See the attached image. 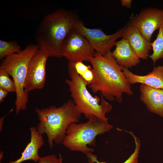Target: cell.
I'll use <instances>...</instances> for the list:
<instances>
[{
  "label": "cell",
  "instance_id": "1",
  "mask_svg": "<svg viewBox=\"0 0 163 163\" xmlns=\"http://www.w3.org/2000/svg\"><path fill=\"white\" fill-rule=\"evenodd\" d=\"M92 66L94 77L89 85L92 92H100L104 97L110 101L116 100L121 103L123 93L132 96L131 84L123 70L110 51L102 55L96 52L89 62Z\"/></svg>",
  "mask_w": 163,
  "mask_h": 163
},
{
  "label": "cell",
  "instance_id": "2",
  "mask_svg": "<svg viewBox=\"0 0 163 163\" xmlns=\"http://www.w3.org/2000/svg\"><path fill=\"white\" fill-rule=\"evenodd\" d=\"M78 19L74 11L64 9H58L46 15L35 34L39 48L49 57H62L63 42Z\"/></svg>",
  "mask_w": 163,
  "mask_h": 163
},
{
  "label": "cell",
  "instance_id": "3",
  "mask_svg": "<svg viewBox=\"0 0 163 163\" xmlns=\"http://www.w3.org/2000/svg\"><path fill=\"white\" fill-rule=\"evenodd\" d=\"M35 112L39 120L36 129L41 134L46 135L51 149L53 142L62 144L69 125L78 122L81 116L73 101L70 99L59 107L51 105L46 108L37 107Z\"/></svg>",
  "mask_w": 163,
  "mask_h": 163
},
{
  "label": "cell",
  "instance_id": "4",
  "mask_svg": "<svg viewBox=\"0 0 163 163\" xmlns=\"http://www.w3.org/2000/svg\"><path fill=\"white\" fill-rule=\"evenodd\" d=\"M68 70L70 79H66L65 81L69 87L71 97L77 111L83 114L88 120L95 116L108 122L106 115L111 111V104L101 94L100 98L91 94L87 89V83L76 72L74 62H68Z\"/></svg>",
  "mask_w": 163,
  "mask_h": 163
},
{
  "label": "cell",
  "instance_id": "5",
  "mask_svg": "<svg viewBox=\"0 0 163 163\" xmlns=\"http://www.w3.org/2000/svg\"><path fill=\"white\" fill-rule=\"evenodd\" d=\"M113 127L108 122L92 116L85 123H72L68 127L62 144L72 151L80 152L86 155L94 152L90 146L96 145V137Z\"/></svg>",
  "mask_w": 163,
  "mask_h": 163
},
{
  "label": "cell",
  "instance_id": "6",
  "mask_svg": "<svg viewBox=\"0 0 163 163\" xmlns=\"http://www.w3.org/2000/svg\"><path fill=\"white\" fill-rule=\"evenodd\" d=\"M39 49L38 45L29 44L20 52L6 57L1 62L0 68L7 71L15 85L16 114L26 109L28 94L25 91L24 86L28 66L31 59Z\"/></svg>",
  "mask_w": 163,
  "mask_h": 163
},
{
  "label": "cell",
  "instance_id": "7",
  "mask_svg": "<svg viewBox=\"0 0 163 163\" xmlns=\"http://www.w3.org/2000/svg\"><path fill=\"white\" fill-rule=\"evenodd\" d=\"M96 52L87 39L73 28L64 40L61 47L62 57L74 63L89 62Z\"/></svg>",
  "mask_w": 163,
  "mask_h": 163
},
{
  "label": "cell",
  "instance_id": "8",
  "mask_svg": "<svg viewBox=\"0 0 163 163\" xmlns=\"http://www.w3.org/2000/svg\"><path fill=\"white\" fill-rule=\"evenodd\" d=\"M125 25L114 34L107 35L101 29H90L85 27L83 22L78 19L73 28L84 36L96 52L104 55L110 51L116 40L122 37Z\"/></svg>",
  "mask_w": 163,
  "mask_h": 163
},
{
  "label": "cell",
  "instance_id": "9",
  "mask_svg": "<svg viewBox=\"0 0 163 163\" xmlns=\"http://www.w3.org/2000/svg\"><path fill=\"white\" fill-rule=\"evenodd\" d=\"M49 57L47 54L39 48L31 59L25 83V90L27 92L43 88L46 81V62Z\"/></svg>",
  "mask_w": 163,
  "mask_h": 163
},
{
  "label": "cell",
  "instance_id": "10",
  "mask_svg": "<svg viewBox=\"0 0 163 163\" xmlns=\"http://www.w3.org/2000/svg\"><path fill=\"white\" fill-rule=\"evenodd\" d=\"M130 23L136 27L148 41L151 42L154 32L163 24V9L144 8L132 18Z\"/></svg>",
  "mask_w": 163,
  "mask_h": 163
},
{
  "label": "cell",
  "instance_id": "11",
  "mask_svg": "<svg viewBox=\"0 0 163 163\" xmlns=\"http://www.w3.org/2000/svg\"><path fill=\"white\" fill-rule=\"evenodd\" d=\"M122 37L128 42L131 48L140 58L146 59L152 49L151 42L148 41L136 27L130 23L124 30Z\"/></svg>",
  "mask_w": 163,
  "mask_h": 163
},
{
  "label": "cell",
  "instance_id": "12",
  "mask_svg": "<svg viewBox=\"0 0 163 163\" xmlns=\"http://www.w3.org/2000/svg\"><path fill=\"white\" fill-rule=\"evenodd\" d=\"M139 90L140 99L148 110L163 117V89L141 84Z\"/></svg>",
  "mask_w": 163,
  "mask_h": 163
},
{
  "label": "cell",
  "instance_id": "13",
  "mask_svg": "<svg viewBox=\"0 0 163 163\" xmlns=\"http://www.w3.org/2000/svg\"><path fill=\"white\" fill-rule=\"evenodd\" d=\"M123 71L131 85L140 83L155 88L163 89V66L154 67L152 72L144 75L134 74L127 68H123Z\"/></svg>",
  "mask_w": 163,
  "mask_h": 163
},
{
  "label": "cell",
  "instance_id": "14",
  "mask_svg": "<svg viewBox=\"0 0 163 163\" xmlns=\"http://www.w3.org/2000/svg\"><path fill=\"white\" fill-rule=\"evenodd\" d=\"M114 45L116 47L112 53L119 65L128 69L137 65L140 62V59L133 50L126 39L122 38L116 41Z\"/></svg>",
  "mask_w": 163,
  "mask_h": 163
},
{
  "label": "cell",
  "instance_id": "15",
  "mask_svg": "<svg viewBox=\"0 0 163 163\" xmlns=\"http://www.w3.org/2000/svg\"><path fill=\"white\" fill-rule=\"evenodd\" d=\"M29 130L30 134V142L28 143L20 158L15 161L5 163H21L25 161L32 160L34 162H38L40 157L38 151L44 144L42 135L37 131L36 127L32 126Z\"/></svg>",
  "mask_w": 163,
  "mask_h": 163
},
{
  "label": "cell",
  "instance_id": "16",
  "mask_svg": "<svg viewBox=\"0 0 163 163\" xmlns=\"http://www.w3.org/2000/svg\"><path fill=\"white\" fill-rule=\"evenodd\" d=\"M152 53L149 56L154 64L157 61L163 58V24L159 28L155 40L151 43Z\"/></svg>",
  "mask_w": 163,
  "mask_h": 163
},
{
  "label": "cell",
  "instance_id": "17",
  "mask_svg": "<svg viewBox=\"0 0 163 163\" xmlns=\"http://www.w3.org/2000/svg\"><path fill=\"white\" fill-rule=\"evenodd\" d=\"M20 46L15 40L9 41L0 40V59L2 60L14 53L21 52Z\"/></svg>",
  "mask_w": 163,
  "mask_h": 163
},
{
  "label": "cell",
  "instance_id": "18",
  "mask_svg": "<svg viewBox=\"0 0 163 163\" xmlns=\"http://www.w3.org/2000/svg\"><path fill=\"white\" fill-rule=\"evenodd\" d=\"M133 136L135 144V148L133 152L129 157L123 163H138V157L140 149V142L138 137H136L131 132H128ZM88 158H91L94 162L96 163H107L104 162H100L97 159V156L92 152H90L87 155Z\"/></svg>",
  "mask_w": 163,
  "mask_h": 163
},
{
  "label": "cell",
  "instance_id": "19",
  "mask_svg": "<svg viewBox=\"0 0 163 163\" xmlns=\"http://www.w3.org/2000/svg\"><path fill=\"white\" fill-rule=\"evenodd\" d=\"M9 74L5 69L0 68V88L8 92H16L15 83L9 76Z\"/></svg>",
  "mask_w": 163,
  "mask_h": 163
},
{
  "label": "cell",
  "instance_id": "20",
  "mask_svg": "<svg viewBox=\"0 0 163 163\" xmlns=\"http://www.w3.org/2000/svg\"><path fill=\"white\" fill-rule=\"evenodd\" d=\"M38 163H62V158L60 155L59 158L54 155H50L40 157Z\"/></svg>",
  "mask_w": 163,
  "mask_h": 163
},
{
  "label": "cell",
  "instance_id": "21",
  "mask_svg": "<svg viewBox=\"0 0 163 163\" xmlns=\"http://www.w3.org/2000/svg\"><path fill=\"white\" fill-rule=\"evenodd\" d=\"M74 63L76 72L80 76L91 67L90 66L85 65L82 62H78Z\"/></svg>",
  "mask_w": 163,
  "mask_h": 163
},
{
  "label": "cell",
  "instance_id": "22",
  "mask_svg": "<svg viewBox=\"0 0 163 163\" xmlns=\"http://www.w3.org/2000/svg\"><path fill=\"white\" fill-rule=\"evenodd\" d=\"M81 76L84 80L88 85H90L92 82L94 77L92 68L91 67Z\"/></svg>",
  "mask_w": 163,
  "mask_h": 163
},
{
  "label": "cell",
  "instance_id": "23",
  "mask_svg": "<svg viewBox=\"0 0 163 163\" xmlns=\"http://www.w3.org/2000/svg\"><path fill=\"white\" fill-rule=\"evenodd\" d=\"M8 92L6 90L0 88V103L3 102Z\"/></svg>",
  "mask_w": 163,
  "mask_h": 163
},
{
  "label": "cell",
  "instance_id": "24",
  "mask_svg": "<svg viewBox=\"0 0 163 163\" xmlns=\"http://www.w3.org/2000/svg\"><path fill=\"white\" fill-rule=\"evenodd\" d=\"M121 4L123 6L128 8H130L131 7L132 1L131 0H121Z\"/></svg>",
  "mask_w": 163,
  "mask_h": 163
},
{
  "label": "cell",
  "instance_id": "25",
  "mask_svg": "<svg viewBox=\"0 0 163 163\" xmlns=\"http://www.w3.org/2000/svg\"><path fill=\"white\" fill-rule=\"evenodd\" d=\"M4 117H2L0 119V132L1 131V130H2V124L3 122V121L4 120Z\"/></svg>",
  "mask_w": 163,
  "mask_h": 163
},
{
  "label": "cell",
  "instance_id": "26",
  "mask_svg": "<svg viewBox=\"0 0 163 163\" xmlns=\"http://www.w3.org/2000/svg\"><path fill=\"white\" fill-rule=\"evenodd\" d=\"M88 163H95L94 162L91 158H88Z\"/></svg>",
  "mask_w": 163,
  "mask_h": 163
}]
</instances>
